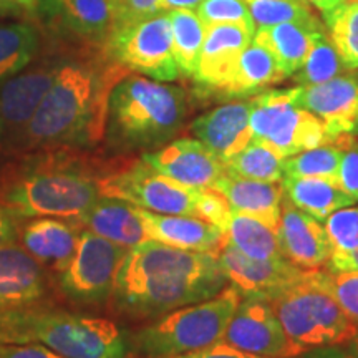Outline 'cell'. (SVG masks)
<instances>
[{
  "label": "cell",
  "mask_w": 358,
  "mask_h": 358,
  "mask_svg": "<svg viewBox=\"0 0 358 358\" xmlns=\"http://www.w3.org/2000/svg\"><path fill=\"white\" fill-rule=\"evenodd\" d=\"M131 73L106 47L66 45L55 82L25 129L20 148H90L103 141L111 90Z\"/></svg>",
  "instance_id": "cell-1"
},
{
  "label": "cell",
  "mask_w": 358,
  "mask_h": 358,
  "mask_svg": "<svg viewBox=\"0 0 358 358\" xmlns=\"http://www.w3.org/2000/svg\"><path fill=\"white\" fill-rule=\"evenodd\" d=\"M226 285L217 254L148 239L128 250L111 303L118 315L128 319H158L176 308L208 301Z\"/></svg>",
  "instance_id": "cell-2"
},
{
  "label": "cell",
  "mask_w": 358,
  "mask_h": 358,
  "mask_svg": "<svg viewBox=\"0 0 358 358\" xmlns=\"http://www.w3.org/2000/svg\"><path fill=\"white\" fill-rule=\"evenodd\" d=\"M189 111L186 90L128 73L111 90L103 141L116 155L158 150L181 131Z\"/></svg>",
  "instance_id": "cell-3"
},
{
  "label": "cell",
  "mask_w": 358,
  "mask_h": 358,
  "mask_svg": "<svg viewBox=\"0 0 358 358\" xmlns=\"http://www.w3.org/2000/svg\"><path fill=\"white\" fill-rule=\"evenodd\" d=\"M0 343H38L66 358H129L128 334L113 320L30 303L0 308Z\"/></svg>",
  "instance_id": "cell-4"
},
{
  "label": "cell",
  "mask_w": 358,
  "mask_h": 358,
  "mask_svg": "<svg viewBox=\"0 0 358 358\" xmlns=\"http://www.w3.org/2000/svg\"><path fill=\"white\" fill-rule=\"evenodd\" d=\"M101 196L100 179L66 158H50L0 182V204L22 217L78 221Z\"/></svg>",
  "instance_id": "cell-5"
},
{
  "label": "cell",
  "mask_w": 358,
  "mask_h": 358,
  "mask_svg": "<svg viewBox=\"0 0 358 358\" xmlns=\"http://www.w3.org/2000/svg\"><path fill=\"white\" fill-rule=\"evenodd\" d=\"M241 299L243 295L227 284L208 301L164 313L128 334L131 357H174L221 342Z\"/></svg>",
  "instance_id": "cell-6"
},
{
  "label": "cell",
  "mask_w": 358,
  "mask_h": 358,
  "mask_svg": "<svg viewBox=\"0 0 358 358\" xmlns=\"http://www.w3.org/2000/svg\"><path fill=\"white\" fill-rule=\"evenodd\" d=\"M285 334L303 352L358 342V325L310 272L271 301Z\"/></svg>",
  "instance_id": "cell-7"
},
{
  "label": "cell",
  "mask_w": 358,
  "mask_h": 358,
  "mask_svg": "<svg viewBox=\"0 0 358 358\" xmlns=\"http://www.w3.org/2000/svg\"><path fill=\"white\" fill-rule=\"evenodd\" d=\"M295 92L297 87L267 90L250 98L252 141L266 143L282 158L335 141L315 115L295 105Z\"/></svg>",
  "instance_id": "cell-8"
},
{
  "label": "cell",
  "mask_w": 358,
  "mask_h": 358,
  "mask_svg": "<svg viewBox=\"0 0 358 358\" xmlns=\"http://www.w3.org/2000/svg\"><path fill=\"white\" fill-rule=\"evenodd\" d=\"M128 248L90 231L80 232L73 256L58 271L57 285L75 306L93 307L111 301Z\"/></svg>",
  "instance_id": "cell-9"
},
{
  "label": "cell",
  "mask_w": 358,
  "mask_h": 358,
  "mask_svg": "<svg viewBox=\"0 0 358 358\" xmlns=\"http://www.w3.org/2000/svg\"><path fill=\"white\" fill-rule=\"evenodd\" d=\"M64 55L65 47H58L0 83V148L20 145L25 129L55 82Z\"/></svg>",
  "instance_id": "cell-10"
},
{
  "label": "cell",
  "mask_w": 358,
  "mask_h": 358,
  "mask_svg": "<svg viewBox=\"0 0 358 358\" xmlns=\"http://www.w3.org/2000/svg\"><path fill=\"white\" fill-rule=\"evenodd\" d=\"M101 196L118 198L136 208L159 214L196 216V192L173 181L141 158L100 179Z\"/></svg>",
  "instance_id": "cell-11"
},
{
  "label": "cell",
  "mask_w": 358,
  "mask_h": 358,
  "mask_svg": "<svg viewBox=\"0 0 358 358\" xmlns=\"http://www.w3.org/2000/svg\"><path fill=\"white\" fill-rule=\"evenodd\" d=\"M106 50L129 71L158 82H174L179 78L173 52L171 20L164 10L116 32L106 45Z\"/></svg>",
  "instance_id": "cell-12"
},
{
  "label": "cell",
  "mask_w": 358,
  "mask_h": 358,
  "mask_svg": "<svg viewBox=\"0 0 358 358\" xmlns=\"http://www.w3.org/2000/svg\"><path fill=\"white\" fill-rule=\"evenodd\" d=\"M42 24L66 45L106 47L116 30L113 0H34Z\"/></svg>",
  "instance_id": "cell-13"
},
{
  "label": "cell",
  "mask_w": 358,
  "mask_h": 358,
  "mask_svg": "<svg viewBox=\"0 0 358 358\" xmlns=\"http://www.w3.org/2000/svg\"><path fill=\"white\" fill-rule=\"evenodd\" d=\"M221 342L262 358H295L303 355L285 334L275 308L262 297H243Z\"/></svg>",
  "instance_id": "cell-14"
},
{
  "label": "cell",
  "mask_w": 358,
  "mask_h": 358,
  "mask_svg": "<svg viewBox=\"0 0 358 358\" xmlns=\"http://www.w3.org/2000/svg\"><path fill=\"white\" fill-rule=\"evenodd\" d=\"M217 259L226 275L227 284L232 285L243 297H262L267 301L292 287L302 279L306 271L297 267L289 259H250L241 250L224 241L217 250Z\"/></svg>",
  "instance_id": "cell-15"
},
{
  "label": "cell",
  "mask_w": 358,
  "mask_h": 358,
  "mask_svg": "<svg viewBox=\"0 0 358 358\" xmlns=\"http://www.w3.org/2000/svg\"><path fill=\"white\" fill-rule=\"evenodd\" d=\"M141 159L155 171L191 189H211L226 173L222 161L196 138L169 141L143 153Z\"/></svg>",
  "instance_id": "cell-16"
},
{
  "label": "cell",
  "mask_w": 358,
  "mask_h": 358,
  "mask_svg": "<svg viewBox=\"0 0 358 358\" xmlns=\"http://www.w3.org/2000/svg\"><path fill=\"white\" fill-rule=\"evenodd\" d=\"M295 105L310 111L337 140L340 134H358V77L340 75L329 82L297 87Z\"/></svg>",
  "instance_id": "cell-17"
},
{
  "label": "cell",
  "mask_w": 358,
  "mask_h": 358,
  "mask_svg": "<svg viewBox=\"0 0 358 358\" xmlns=\"http://www.w3.org/2000/svg\"><path fill=\"white\" fill-rule=\"evenodd\" d=\"M252 38L254 34L241 25L221 24L208 27L196 73L192 77L194 83L206 93L219 95L231 80L241 53L252 42Z\"/></svg>",
  "instance_id": "cell-18"
},
{
  "label": "cell",
  "mask_w": 358,
  "mask_h": 358,
  "mask_svg": "<svg viewBox=\"0 0 358 358\" xmlns=\"http://www.w3.org/2000/svg\"><path fill=\"white\" fill-rule=\"evenodd\" d=\"M277 231L284 257L303 271L324 268L332 256V245L324 222L297 209L285 198L282 201V214Z\"/></svg>",
  "instance_id": "cell-19"
},
{
  "label": "cell",
  "mask_w": 358,
  "mask_h": 358,
  "mask_svg": "<svg viewBox=\"0 0 358 358\" xmlns=\"http://www.w3.org/2000/svg\"><path fill=\"white\" fill-rule=\"evenodd\" d=\"M249 116L250 98L224 103L196 118L189 129L196 140L208 146L224 163L252 141Z\"/></svg>",
  "instance_id": "cell-20"
},
{
  "label": "cell",
  "mask_w": 358,
  "mask_h": 358,
  "mask_svg": "<svg viewBox=\"0 0 358 358\" xmlns=\"http://www.w3.org/2000/svg\"><path fill=\"white\" fill-rule=\"evenodd\" d=\"M138 216L141 219L148 239L178 249L217 254L226 241L219 227L196 216L159 214L141 208H138Z\"/></svg>",
  "instance_id": "cell-21"
},
{
  "label": "cell",
  "mask_w": 358,
  "mask_h": 358,
  "mask_svg": "<svg viewBox=\"0 0 358 358\" xmlns=\"http://www.w3.org/2000/svg\"><path fill=\"white\" fill-rule=\"evenodd\" d=\"M48 292L43 266L22 245L0 248V308L42 302Z\"/></svg>",
  "instance_id": "cell-22"
},
{
  "label": "cell",
  "mask_w": 358,
  "mask_h": 358,
  "mask_svg": "<svg viewBox=\"0 0 358 358\" xmlns=\"http://www.w3.org/2000/svg\"><path fill=\"white\" fill-rule=\"evenodd\" d=\"M80 239L77 222L60 217H32L20 226V245L42 266L58 272L73 256Z\"/></svg>",
  "instance_id": "cell-23"
},
{
  "label": "cell",
  "mask_w": 358,
  "mask_h": 358,
  "mask_svg": "<svg viewBox=\"0 0 358 358\" xmlns=\"http://www.w3.org/2000/svg\"><path fill=\"white\" fill-rule=\"evenodd\" d=\"M213 189L221 192L234 213L256 217L275 229L279 227L284 201L280 182L254 181L224 173Z\"/></svg>",
  "instance_id": "cell-24"
},
{
  "label": "cell",
  "mask_w": 358,
  "mask_h": 358,
  "mask_svg": "<svg viewBox=\"0 0 358 358\" xmlns=\"http://www.w3.org/2000/svg\"><path fill=\"white\" fill-rule=\"evenodd\" d=\"M75 222H80L93 234L128 249L148 241L136 206L118 198L100 196L96 203Z\"/></svg>",
  "instance_id": "cell-25"
},
{
  "label": "cell",
  "mask_w": 358,
  "mask_h": 358,
  "mask_svg": "<svg viewBox=\"0 0 358 358\" xmlns=\"http://www.w3.org/2000/svg\"><path fill=\"white\" fill-rule=\"evenodd\" d=\"M324 30L325 25L320 20L289 22L256 30L254 40L271 50L285 77H292L307 60L313 42Z\"/></svg>",
  "instance_id": "cell-26"
},
{
  "label": "cell",
  "mask_w": 358,
  "mask_h": 358,
  "mask_svg": "<svg viewBox=\"0 0 358 358\" xmlns=\"http://www.w3.org/2000/svg\"><path fill=\"white\" fill-rule=\"evenodd\" d=\"M285 78L287 77H285L284 70L277 64L271 50L252 38V42L241 53L236 69L232 71V77L226 87L219 92V96H254L266 92L272 85L284 82Z\"/></svg>",
  "instance_id": "cell-27"
},
{
  "label": "cell",
  "mask_w": 358,
  "mask_h": 358,
  "mask_svg": "<svg viewBox=\"0 0 358 358\" xmlns=\"http://www.w3.org/2000/svg\"><path fill=\"white\" fill-rule=\"evenodd\" d=\"M284 198L295 208L325 222L338 209L358 203L340 187L335 179L327 178H282Z\"/></svg>",
  "instance_id": "cell-28"
},
{
  "label": "cell",
  "mask_w": 358,
  "mask_h": 358,
  "mask_svg": "<svg viewBox=\"0 0 358 358\" xmlns=\"http://www.w3.org/2000/svg\"><path fill=\"white\" fill-rule=\"evenodd\" d=\"M224 237L231 245L250 259H282L279 231L256 217L232 211Z\"/></svg>",
  "instance_id": "cell-29"
},
{
  "label": "cell",
  "mask_w": 358,
  "mask_h": 358,
  "mask_svg": "<svg viewBox=\"0 0 358 358\" xmlns=\"http://www.w3.org/2000/svg\"><path fill=\"white\" fill-rule=\"evenodd\" d=\"M173 32V52L176 60L179 77L192 78L198 66L199 53L208 34V25L196 13V10L178 8L169 10Z\"/></svg>",
  "instance_id": "cell-30"
},
{
  "label": "cell",
  "mask_w": 358,
  "mask_h": 358,
  "mask_svg": "<svg viewBox=\"0 0 358 358\" xmlns=\"http://www.w3.org/2000/svg\"><path fill=\"white\" fill-rule=\"evenodd\" d=\"M42 37L32 24L0 25V83L30 65L38 57Z\"/></svg>",
  "instance_id": "cell-31"
},
{
  "label": "cell",
  "mask_w": 358,
  "mask_h": 358,
  "mask_svg": "<svg viewBox=\"0 0 358 358\" xmlns=\"http://www.w3.org/2000/svg\"><path fill=\"white\" fill-rule=\"evenodd\" d=\"M282 156L262 141H250L239 153L224 161L227 174L254 181L280 182L284 178Z\"/></svg>",
  "instance_id": "cell-32"
},
{
  "label": "cell",
  "mask_w": 358,
  "mask_h": 358,
  "mask_svg": "<svg viewBox=\"0 0 358 358\" xmlns=\"http://www.w3.org/2000/svg\"><path fill=\"white\" fill-rule=\"evenodd\" d=\"M325 29L348 71L358 70V2H347L322 13Z\"/></svg>",
  "instance_id": "cell-33"
},
{
  "label": "cell",
  "mask_w": 358,
  "mask_h": 358,
  "mask_svg": "<svg viewBox=\"0 0 358 358\" xmlns=\"http://www.w3.org/2000/svg\"><path fill=\"white\" fill-rule=\"evenodd\" d=\"M345 65L340 60L337 50H335L332 40H330L327 29L313 42V47L308 53L303 65L292 75L294 82L299 87H310L329 82L335 77L347 73Z\"/></svg>",
  "instance_id": "cell-34"
},
{
  "label": "cell",
  "mask_w": 358,
  "mask_h": 358,
  "mask_svg": "<svg viewBox=\"0 0 358 358\" xmlns=\"http://www.w3.org/2000/svg\"><path fill=\"white\" fill-rule=\"evenodd\" d=\"M340 148L337 143H329L284 159V178H327L337 181L340 166Z\"/></svg>",
  "instance_id": "cell-35"
},
{
  "label": "cell",
  "mask_w": 358,
  "mask_h": 358,
  "mask_svg": "<svg viewBox=\"0 0 358 358\" xmlns=\"http://www.w3.org/2000/svg\"><path fill=\"white\" fill-rule=\"evenodd\" d=\"M256 30L289 24L319 20L307 0H245Z\"/></svg>",
  "instance_id": "cell-36"
},
{
  "label": "cell",
  "mask_w": 358,
  "mask_h": 358,
  "mask_svg": "<svg viewBox=\"0 0 358 358\" xmlns=\"http://www.w3.org/2000/svg\"><path fill=\"white\" fill-rule=\"evenodd\" d=\"M308 272H310L312 280L332 295L342 310L358 325V272L332 274L325 268H315Z\"/></svg>",
  "instance_id": "cell-37"
},
{
  "label": "cell",
  "mask_w": 358,
  "mask_h": 358,
  "mask_svg": "<svg viewBox=\"0 0 358 358\" xmlns=\"http://www.w3.org/2000/svg\"><path fill=\"white\" fill-rule=\"evenodd\" d=\"M196 13L208 27L232 24L244 27L256 34V25H254L245 0H203L201 6L196 8Z\"/></svg>",
  "instance_id": "cell-38"
},
{
  "label": "cell",
  "mask_w": 358,
  "mask_h": 358,
  "mask_svg": "<svg viewBox=\"0 0 358 358\" xmlns=\"http://www.w3.org/2000/svg\"><path fill=\"white\" fill-rule=\"evenodd\" d=\"M324 227L334 250L358 248V206H347L325 219Z\"/></svg>",
  "instance_id": "cell-39"
},
{
  "label": "cell",
  "mask_w": 358,
  "mask_h": 358,
  "mask_svg": "<svg viewBox=\"0 0 358 358\" xmlns=\"http://www.w3.org/2000/svg\"><path fill=\"white\" fill-rule=\"evenodd\" d=\"M340 148V166L337 173V182L347 194L358 201V134L345 133L335 140Z\"/></svg>",
  "instance_id": "cell-40"
},
{
  "label": "cell",
  "mask_w": 358,
  "mask_h": 358,
  "mask_svg": "<svg viewBox=\"0 0 358 358\" xmlns=\"http://www.w3.org/2000/svg\"><path fill=\"white\" fill-rule=\"evenodd\" d=\"M232 209L226 198L216 189H198L196 192V217L211 222L226 232Z\"/></svg>",
  "instance_id": "cell-41"
},
{
  "label": "cell",
  "mask_w": 358,
  "mask_h": 358,
  "mask_svg": "<svg viewBox=\"0 0 358 358\" xmlns=\"http://www.w3.org/2000/svg\"><path fill=\"white\" fill-rule=\"evenodd\" d=\"M158 12H161V0H123L118 7V22H116L115 34L129 29L148 17H153Z\"/></svg>",
  "instance_id": "cell-42"
},
{
  "label": "cell",
  "mask_w": 358,
  "mask_h": 358,
  "mask_svg": "<svg viewBox=\"0 0 358 358\" xmlns=\"http://www.w3.org/2000/svg\"><path fill=\"white\" fill-rule=\"evenodd\" d=\"M0 358H66L38 343H0Z\"/></svg>",
  "instance_id": "cell-43"
},
{
  "label": "cell",
  "mask_w": 358,
  "mask_h": 358,
  "mask_svg": "<svg viewBox=\"0 0 358 358\" xmlns=\"http://www.w3.org/2000/svg\"><path fill=\"white\" fill-rule=\"evenodd\" d=\"M164 358H262L256 355H249L237 348L227 345L224 342H217L211 347L201 348V350H194L189 353H182V355H174V357H164Z\"/></svg>",
  "instance_id": "cell-44"
},
{
  "label": "cell",
  "mask_w": 358,
  "mask_h": 358,
  "mask_svg": "<svg viewBox=\"0 0 358 358\" xmlns=\"http://www.w3.org/2000/svg\"><path fill=\"white\" fill-rule=\"evenodd\" d=\"M20 234V217L0 204V248L15 244Z\"/></svg>",
  "instance_id": "cell-45"
},
{
  "label": "cell",
  "mask_w": 358,
  "mask_h": 358,
  "mask_svg": "<svg viewBox=\"0 0 358 358\" xmlns=\"http://www.w3.org/2000/svg\"><path fill=\"white\" fill-rule=\"evenodd\" d=\"M324 268L332 274L358 272V248L350 250H334Z\"/></svg>",
  "instance_id": "cell-46"
},
{
  "label": "cell",
  "mask_w": 358,
  "mask_h": 358,
  "mask_svg": "<svg viewBox=\"0 0 358 358\" xmlns=\"http://www.w3.org/2000/svg\"><path fill=\"white\" fill-rule=\"evenodd\" d=\"M203 0H161V10H178V8H187V10H196Z\"/></svg>",
  "instance_id": "cell-47"
},
{
  "label": "cell",
  "mask_w": 358,
  "mask_h": 358,
  "mask_svg": "<svg viewBox=\"0 0 358 358\" xmlns=\"http://www.w3.org/2000/svg\"><path fill=\"white\" fill-rule=\"evenodd\" d=\"M302 358H352V357L335 347H320V348H313V350H308L307 355Z\"/></svg>",
  "instance_id": "cell-48"
},
{
  "label": "cell",
  "mask_w": 358,
  "mask_h": 358,
  "mask_svg": "<svg viewBox=\"0 0 358 358\" xmlns=\"http://www.w3.org/2000/svg\"><path fill=\"white\" fill-rule=\"evenodd\" d=\"M307 2L312 3V6H315L322 13H327V12H332L334 8L340 7L342 3H345L347 0H307Z\"/></svg>",
  "instance_id": "cell-49"
},
{
  "label": "cell",
  "mask_w": 358,
  "mask_h": 358,
  "mask_svg": "<svg viewBox=\"0 0 358 358\" xmlns=\"http://www.w3.org/2000/svg\"><path fill=\"white\" fill-rule=\"evenodd\" d=\"M2 2H24L25 6L34 7V0H2Z\"/></svg>",
  "instance_id": "cell-50"
},
{
  "label": "cell",
  "mask_w": 358,
  "mask_h": 358,
  "mask_svg": "<svg viewBox=\"0 0 358 358\" xmlns=\"http://www.w3.org/2000/svg\"><path fill=\"white\" fill-rule=\"evenodd\" d=\"M113 2H115V6H116V8H118V7H120V3H122V2H123V0H113Z\"/></svg>",
  "instance_id": "cell-51"
},
{
  "label": "cell",
  "mask_w": 358,
  "mask_h": 358,
  "mask_svg": "<svg viewBox=\"0 0 358 358\" xmlns=\"http://www.w3.org/2000/svg\"><path fill=\"white\" fill-rule=\"evenodd\" d=\"M348 2H358V0H348Z\"/></svg>",
  "instance_id": "cell-52"
},
{
  "label": "cell",
  "mask_w": 358,
  "mask_h": 358,
  "mask_svg": "<svg viewBox=\"0 0 358 358\" xmlns=\"http://www.w3.org/2000/svg\"><path fill=\"white\" fill-rule=\"evenodd\" d=\"M0 3H6V2H2V0H0Z\"/></svg>",
  "instance_id": "cell-53"
},
{
  "label": "cell",
  "mask_w": 358,
  "mask_h": 358,
  "mask_svg": "<svg viewBox=\"0 0 358 358\" xmlns=\"http://www.w3.org/2000/svg\"><path fill=\"white\" fill-rule=\"evenodd\" d=\"M0 8H2V3H0Z\"/></svg>",
  "instance_id": "cell-54"
},
{
  "label": "cell",
  "mask_w": 358,
  "mask_h": 358,
  "mask_svg": "<svg viewBox=\"0 0 358 358\" xmlns=\"http://www.w3.org/2000/svg\"><path fill=\"white\" fill-rule=\"evenodd\" d=\"M352 358H358V357H352Z\"/></svg>",
  "instance_id": "cell-55"
}]
</instances>
